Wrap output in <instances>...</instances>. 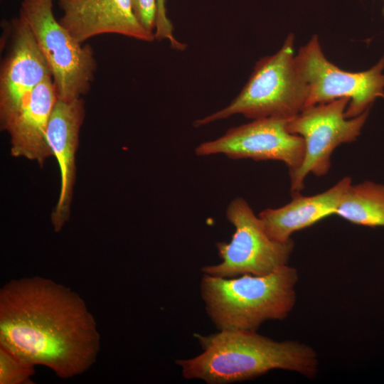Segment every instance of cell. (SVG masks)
Segmentation results:
<instances>
[{
	"label": "cell",
	"instance_id": "1",
	"mask_svg": "<svg viewBox=\"0 0 384 384\" xmlns=\"http://www.w3.org/2000/svg\"><path fill=\"white\" fill-rule=\"evenodd\" d=\"M0 346L68 379L94 365L100 335L78 294L34 276L11 280L0 290Z\"/></svg>",
	"mask_w": 384,
	"mask_h": 384
},
{
	"label": "cell",
	"instance_id": "2",
	"mask_svg": "<svg viewBox=\"0 0 384 384\" xmlns=\"http://www.w3.org/2000/svg\"><path fill=\"white\" fill-rule=\"evenodd\" d=\"M196 337L203 352L176 361L186 379L226 384L250 380L274 369L297 372L309 378L317 372L316 352L298 341H277L256 331L238 329Z\"/></svg>",
	"mask_w": 384,
	"mask_h": 384
},
{
	"label": "cell",
	"instance_id": "3",
	"mask_svg": "<svg viewBox=\"0 0 384 384\" xmlns=\"http://www.w3.org/2000/svg\"><path fill=\"white\" fill-rule=\"evenodd\" d=\"M298 273L287 265L265 275L225 278L204 274L201 292L220 330L256 331L267 320L285 319L296 302Z\"/></svg>",
	"mask_w": 384,
	"mask_h": 384
},
{
	"label": "cell",
	"instance_id": "4",
	"mask_svg": "<svg viewBox=\"0 0 384 384\" xmlns=\"http://www.w3.org/2000/svg\"><path fill=\"white\" fill-rule=\"evenodd\" d=\"M290 33L274 54L257 60L248 81L238 95L224 108L196 120L195 127L227 119L235 114L247 118L290 119L305 107L308 85L302 77Z\"/></svg>",
	"mask_w": 384,
	"mask_h": 384
},
{
	"label": "cell",
	"instance_id": "5",
	"mask_svg": "<svg viewBox=\"0 0 384 384\" xmlns=\"http://www.w3.org/2000/svg\"><path fill=\"white\" fill-rule=\"evenodd\" d=\"M20 15L48 64L58 99L68 101L87 94L97 68L93 49L79 43L55 18L53 0H23Z\"/></svg>",
	"mask_w": 384,
	"mask_h": 384
},
{
	"label": "cell",
	"instance_id": "6",
	"mask_svg": "<svg viewBox=\"0 0 384 384\" xmlns=\"http://www.w3.org/2000/svg\"><path fill=\"white\" fill-rule=\"evenodd\" d=\"M226 217L235 233L230 242L216 243L222 262L203 267L204 274L225 278L265 275L287 265L294 248L292 240L282 242L272 239L245 199L234 198L227 208Z\"/></svg>",
	"mask_w": 384,
	"mask_h": 384
},
{
	"label": "cell",
	"instance_id": "7",
	"mask_svg": "<svg viewBox=\"0 0 384 384\" xmlns=\"http://www.w3.org/2000/svg\"><path fill=\"white\" fill-rule=\"evenodd\" d=\"M349 103L346 97L304 108L287 124L288 131L301 136L305 152L301 166L289 172L291 193H300L309 174L326 175L331 167V156L342 144L356 140L367 119L369 110L361 114L346 118L345 112Z\"/></svg>",
	"mask_w": 384,
	"mask_h": 384
},
{
	"label": "cell",
	"instance_id": "8",
	"mask_svg": "<svg viewBox=\"0 0 384 384\" xmlns=\"http://www.w3.org/2000/svg\"><path fill=\"white\" fill-rule=\"evenodd\" d=\"M296 60L308 85L306 107L346 97L345 115L352 118L369 110L376 98H384V57L367 70L346 71L328 60L314 35L299 48Z\"/></svg>",
	"mask_w": 384,
	"mask_h": 384
},
{
	"label": "cell",
	"instance_id": "9",
	"mask_svg": "<svg viewBox=\"0 0 384 384\" xmlns=\"http://www.w3.org/2000/svg\"><path fill=\"white\" fill-rule=\"evenodd\" d=\"M289 119L262 118L229 129L219 138L199 144L198 156L224 154L230 159L274 160L284 163L289 172L302 164L305 152L304 139L287 129Z\"/></svg>",
	"mask_w": 384,
	"mask_h": 384
},
{
	"label": "cell",
	"instance_id": "10",
	"mask_svg": "<svg viewBox=\"0 0 384 384\" xmlns=\"http://www.w3.org/2000/svg\"><path fill=\"white\" fill-rule=\"evenodd\" d=\"M11 43L0 75V124L2 130L14 118L32 90L51 76L48 64L26 20H13Z\"/></svg>",
	"mask_w": 384,
	"mask_h": 384
},
{
	"label": "cell",
	"instance_id": "11",
	"mask_svg": "<svg viewBox=\"0 0 384 384\" xmlns=\"http://www.w3.org/2000/svg\"><path fill=\"white\" fill-rule=\"evenodd\" d=\"M63 16L59 21L80 43L105 33L119 34L151 42L134 11L132 0H58Z\"/></svg>",
	"mask_w": 384,
	"mask_h": 384
},
{
	"label": "cell",
	"instance_id": "12",
	"mask_svg": "<svg viewBox=\"0 0 384 384\" xmlns=\"http://www.w3.org/2000/svg\"><path fill=\"white\" fill-rule=\"evenodd\" d=\"M84 117L82 98L68 101L58 99L48 122L47 143L58 161L60 175V195L51 214V223L56 233L62 230L70 217L75 181V153Z\"/></svg>",
	"mask_w": 384,
	"mask_h": 384
},
{
	"label": "cell",
	"instance_id": "13",
	"mask_svg": "<svg viewBox=\"0 0 384 384\" xmlns=\"http://www.w3.org/2000/svg\"><path fill=\"white\" fill-rule=\"evenodd\" d=\"M57 101L53 78L48 76L35 87L4 129L10 136L13 156L24 157L42 166L53 156L46 133Z\"/></svg>",
	"mask_w": 384,
	"mask_h": 384
},
{
	"label": "cell",
	"instance_id": "14",
	"mask_svg": "<svg viewBox=\"0 0 384 384\" xmlns=\"http://www.w3.org/2000/svg\"><path fill=\"white\" fill-rule=\"evenodd\" d=\"M351 183V177L345 176L321 193L311 196L295 194L292 196V200L284 206L265 209L258 216L272 239L282 242H289L294 232L336 215L341 201Z\"/></svg>",
	"mask_w": 384,
	"mask_h": 384
},
{
	"label": "cell",
	"instance_id": "15",
	"mask_svg": "<svg viewBox=\"0 0 384 384\" xmlns=\"http://www.w3.org/2000/svg\"><path fill=\"white\" fill-rule=\"evenodd\" d=\"M336 215L365 226H384V185L372 181L350 185Z\"/></svg>",
	"mask_w": 384,
	"mask_h": 384
},
{
	"label": "cell",
	"instance_id": "16",
	"mask_svg": "<svg viewBox=\"0 0 384 384\" xmlns=\"http://www.w3.org/2000/svg\"><path fill=\"white\" fill-rule=\"evenodd\" d=\"M35 366L0 346V384H31Z\"/></svg>",
	"mask_w": 384,
	"mask_h": 384
},
{
	"label": "cell",
	"instance_id": "17",
	"mask_svg": "<svg viewBox=\"0 0 384 384\" xmlns=\"http://www.w3.org/2000/svg\"><path fill=\"white\" fill-rule=\"evenodd\" d=\"M173 31V25L166 14V0H156L155 39L158 41L167 40L174 49L184 50L186 46L176 39Z\"/></svg>",
	"mask_w": 384,
	"mask_h": 384
},
{
	"label": "cell",
	"instance_id": "18",
	"mask_svg": "<svg viewBox=\"0 0 384 384\" xmlns=\"http://www.w3.org/2000/svg\"><path fill=\"white\" fill-rule=\"evenodd\" d=\"M135 15L142 25L154 33L156 24V0H132Z\"/></svg>",
	"mask_w": 384,
	"mask_h": 384
},
{
	"label": "cell",
	"instance_id": "19",
	"mask_svg": "<svg viewBox=\"0 0 384 384\" xmlns=\"http://www.w3.org/2000/svg\"><path fill=\"white\" fill-rule=\"evenodd\" d=\"M383 1H384V0H383ZM383 14H384V7H383Z\"/></svg>",
	"mask_w": 384,
	"mask_h": 384
}]
</instances>
